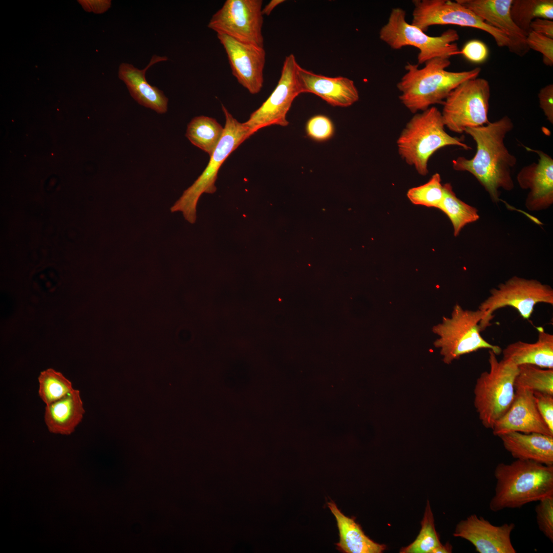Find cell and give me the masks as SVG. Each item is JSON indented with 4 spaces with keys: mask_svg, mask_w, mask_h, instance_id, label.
Wrapping results in <instances>:
<instances>
[{
    "mask_svg": "<svg viewBox=\"0 0 553 553\" xmlns=\"http://www.w3.org/2000/svg\"><path fill=\"white\" fill-rule=\"evenodd\" d=\"M491 430L493 435L498 437L511 432L553 436L538 411L534 392L520 387L516 388L511 407Z\"/></svg>",
    "mask_w": 553,
    "mask_h": 553,
    "instance_id": "2e32d148",
    "label": "cell"
},
{
    "mask_svg": "<svg viewBox=\"0 0 553 553\" xmlns=\"http://www.w3.org/2000/svg\"><path fill=\"white\" fill-rule=\"evenodd\" d=\"M540 107L547 120L553 123V84H548L539 91L538 95Z\"/></svg>",
    "mask_w": 553,
    "mask_h": 553,
    "instance_id": "8d00e7d4",
    "label": "cell"
},
{
    "mask_svg": "<svg viewBox=\"0 0 553 553\" xmlns=\"http://www.w3.org/2000/svg\"><path fill=\"white\" fill-rule=\"evenodd\" d=\"M535 507L537 523L543 535L553 542V495L545 497Z\"/></svg>",
    "mask_w": 553,
    "mask_h": 553,
    "instance_id": "d6a6232c",
    "label": "cell"
},
{
    "mask_svg": "<svg viewBox=\"0 0 553 553\" xmlns=\"http://www.w3.org/2000/svg\"><path fill=\"white\" fill-rule=\"evenodd\" d=\"M452 552V546L449 543L444 545L441 544L435 548L432 553H450Z\"/></svg>",
    "mask_w": 553,
    "mask_h": 553,
    "instance_id": "60d3db41",
    "label": "cell"
},
{
    "mask_svg": "<svg viewBox=\"0 0 553 553\" xmlns=\"http://www.w3.org/2000/svg\"><path fill=\"white\" fill-rule=\"evenodd\" d=\"M525 147L539 158L537 162L522 167L517 176L520 187L529 191L525 205L530 211L546 209L553 203V159L542 151Z\"/></svg>",
    "mask_w": 553,
    "mask_h": 553,
    "instance_id": "e0dca14e",
    "label": "cell"
},
{
    "mask_svg": "<svg viewBox=\"0 0 553 553\" xmlns=\"http://www.w3.org/2000/svg\"><path fill=\"white\" fill-rule=\"evenodd\" d=\"M552 12L548 0H513L511 15L515 24L527 35L531 31L530 25L536 18L547 19Z\"/></svg>",
    "mask_w": 553,
    "mask_h": 553,
    "instance_id": "4316f807",
    "label": "cell"
},
{
    "mask_svg": "<svg viewBox=\"0 0 553 553\" xmlns=\"http://www.w3.org/2000/svg\"><path fill=\"white\" fill-rule=\"evenodd\" d=\"M411 24L423 32L433 25H454L471 27L487 32L499 47H507L509 39L500 30L486 23L473 12L456 1L413 0Z\"/></svg>",
    "mask_w": 553,
    "mask_h": 553,
    "instance_id": "8fae6325",
    "label": "cell"
},
{
    "mask_svg": "<svg viewBox=\"0 0 553 553\" xmlns=\"http://www.w3.org/2000/svg\"><path fill=\"white\" fill-rule=\"evenodd\" d=\"M489 371L482 372L474 389V405L484 428L492 429L511 407L515 396L518 366L508 359L498 360L488 350Z\"/></svg>",
    "mask_w": 553,
    "mask_h": 553,
    "instance_id": "8992f818",
    "label": "cell"
},
{
    "mask_svg": "<svg viewBox=\"0 0 553 553\" xmlns=\"http://www.w3.org/2000/svg\"><path fill=\"white\" fill-rule=\"evenodd\" d=\"M494 474L495 494L489 503L494 512L520 508L553 495V465L516 459L498 464Z\"/></svg>",
    "mask_w": 553,
    "mask_h": 553,
    "instance_id": "3957f363",
    "label": "cell"
},
{
    "mask_svg": "<svg viewBox=\"0 0 553 553\" xmlns=\"http://www.w3.org/2000/svg\"><path fill=\"white\" fill-rule=\"evenodd\" d=\"M422 68L418 64L407 62L406 73L397 83L400 92L399 99L413 114L422 112L437 103L442 104L449 94L462 82L477 78L481 69L469 71L446 70L451 65L449 58L437 57L425 63Z\"/></svg>",
    "mask_w": 553,
    "mask_h": 553,
    "instance_id": "7a4b0ae2",
    "label": "cell"
},
{
    "mask_svg": "<svg viewBox=\"0 0 553 553\" xmlns=\"http://www.w3.org/2000/svg\"><path fill=\"white\" fill-rule=\"evenodd\" d=\"M499 437L514 458L553 465V436L511 432Z\"/></svg>",
    "mask_w": 553,
    "mask_h": 553,
    "instance_id": "44dd1931",
    "label": "cell"
},
{
    "mask_svg": "<svg viewBox=\"0 0 553 553\" xmlns=\"http://www.w3.org/2000/svg\"><path fill=\"white\" fill-rule=\"evenodd\" d=\"M307 135L312 139L323 142L330 139L334 133V126L331 120L323 115L311 117L306 125Z\"/></svg>",
    "mask_w": 553,
    "mask_h": 553,
    "instance_id": "1f68e13d",
    "label": "cell"
},
{
    "mask_svg": "<svg viewBox=\"0 0 553 553\" xmlns=\"http://www.w3.org/2000/svg\"><path fill=\"white\" fill-rule=\"evenodd\" d=\"M486 23L504 33L509 39V52L523 56L529 51L527 34L514 22L511 15L513 0H456Z\"/></svg>",
    "mask_w": 553,
    "mask_h": 553,
    "instance_id": "ac0fdd59",
    "label": "cell"
},
{
    "mask_svg": "<svg viewBox=\"0 0 553 553\" xmlns=\"http://www.w3.org/2000/svg\"><path fill=\"white\" fill-rule=\"evenodd\" d=\"M262 0H226L207 27L217 34L264 48Z\"/></svg>",
    "mask_w": 553,
    "mask_h": 553,
    "instance_id": "7c38bea8",
    "label": "cell"
},
{
    "mask_svg": "<svg viewBox=\"0 0 553 553\" xmlns=\"http://www.w3.org/2000/svg\"><path fill=\"white\" fill-rule=\"evenodd\" d=\"M297 75L302 93L313 94L333 107H349L359 99V93L354 81L347 77L317 74L300 65Z\"/></svg>",
    "mask_w": 553,
    "mask_h": 553,
    "instance_id": "d6986e66",
    "label": "cell"
},
{
    "mask_svg": "<svg viewBox=\"0 0 553 553\" xmlns=\"http://www.w3.org/2000/svg\"><path fill=\"white\" fill-rule=\"evenodd\" d=\"M458 54H462L469 61L482 63L487 59L489 50L486 45L479 39H471L463 46Z\"/></svg>",
    "mask_w": 553,
    "mask_h": 553,
    "instance_id": "e575fe53",
    "label": "cell"
},
{
    "mask_svg": "<svg viewBox=\"0 0 553 553\" xmlns=\"http://www.w3.org/2000/svg\"><path fill=\"white\" fill-rule=\"evenodd\" d=\"M222 109L225 117L223 134L207 165L171 208L172 212H182L185 220L192 224L196 222L197 205L201 195L216 191L215 183L221 165L232 152L251 136L244 122L235 118L224 105Z\"/></svg>",
    "mask_w": 553,
    "mask_h": 553,
    "instance_id": "52a82bcc",
    "label": "cell"
},
{
    "mask_svg": "<svg viewBox=\"0 0 553 553\" xmlns=\"http://www.w3.org/2000/svg\"><path fill=\"white\" fill-rule=\"evenodd\" d=\"M327 504L338 529L337 550L344 553H380L386 549L385 545L375 542L367 536L355 518L345 516L333 501Z\"/></svg>",
    "mask_w": 553,
    "mask_h": 553,
    "instance_id": "cb8c5ba5",
    "label": "cell"
},
{
    "mask_svg": "<svg viewBox=\"0 0 553 553\" xmlns=\"http://www.w3.org/2000/svg\"><path fill=\"white\" fill-rule=\"evenodd\" d=\"M513 127L511 118L504 116L486 125L466 129L464 132L476 143L475 155L469 159L459 157L452 162L455 170L472 174L496 203L500 201L501 188L511 191L514 188L512 171L517 159L504 142Z\"/></svg>",
    "mask_w": 553,
    "mask_h": 553,
    "instance_id": "6da1fadb",
    "label": "cell"
},
{
    "mask_svg": "<svg viewBox=\"0 0 553 553\" xmlns=\"http://www.w3.org/2000/svg\"><path fill=\"white\" fill-rule=\"evenodd\" d=\"M38 380V395L46 405L59 400L74 389L70 380L52 368L41 371Z\"/></svg>",
    "mask_w": 553,
    "mask_h": 553,
    "instance_id": "f1b7e54d",
    "label": "cell"
},
{
    "mask_svg": "<svg viewBox=\"0 0 553 553\" xmlns=\"http://www.w3.org/2000/svg\"><path fill=\"white\" fill-rule=\"evenodd\" d=\"M515 527L513 523L494 525L472 514L457 524L453 536L470 542L479 553H516L511 538Z\"/></svg>",
    "mask_w": 553,
    "mask_h": 553,
    "instance_id": "9a60e30c",
    "label": "cell"
},
{
    "mask_svg": "<svg viewBox=\"0 0 553 553\" xmlns=\"http://www.w3.org/2000/svg\"><path fill=\"white\" fill-rule=\"evenodd\" d=\"M421 524L420 531L415 541L409 545L402 547L400 552L432 553L435 548L441 544L435 529L434 517L429 501Z\"/></svg>",
    "mask_w": 553,
    "mask_h": 553,
    "instance_id": "f546056e",
    "label": "cell"
},
{
    "mask_svg": "<svg viewBox=\"0 0 553 553\" xmlns=\"http://www.w3.org/2000/svg\"><path fill=\"white\" fill-rule=\"evenodd\" d=\"M443 193L440 175L435 173L425 184L410 188L407 196L415 205L438 208Z\"/></svg>",
    "mask_w": 553,
    "mask_h": 553,
    "instance_id": "4dcf8cb0",
    "label": "cell"
},
{
    "mask_svg": "<svg viewBox=\"0 0 553 553\" xmlns=\"http://www.w3.org/2000/svg\"><path fill=\"white\" fill-rule=\"evenodd\" d=\"M538 411L548 428L553 433V395L534 392Z\"/></svg>",
    "mask_w": 553,
    "mask_h": 553,
    "instance_id": "d590c367",
    "label": "cell"
},
{
    "mask_svg": "<svg viewBox=\"0 0 553 553\" xmlns=\"http://www.w3.org/2000/svg\"><path fill=\"white\" fill-rule=\"evenodd\" d=\"M224 132V127L215 119L205 116L193 118L187 125L185 136L195 146L210 156Z\"/></svg>",
    "mask_w": 553,
    "mask_h": 553,
    "instance_id": "d4e9b609",
    "label": "cell"
},
{
    "mask_svg": "<svg viewBox=\"0 0 553 553\" xmlns=\"http://www.w3.org/2000/svg\"><path fill=\"white\" fill-rule=\"evenodd\" d=\"M444 126L441 113L435 107H431L415 114L397 140L400 157L421 176L428 174L429 160L438 150L451 145L471 149L461 139L448 134Z\"/></svg>",
    "mask_w": 553,
    "mask_h": 553,
    "instance_id": "277c9868",
    "label": "cell"
},
{
    "mask_svg": "<svg viewBox=\"0 0 553 553\" xmlns=\"http://www.w3.org/2000/svg\"><path fill=\"white\" fill-rule=\"evenodd\" d=\"M167 60L166 56L154 55L143 70L138 69L127 63H122L119 68V78L125 83L133 99L139 104L158 114H164L167 112L168 100L162 91L147 82L145 73L153 65Z\"/></svg>",
    "mask_w": 553,
    "mask_h": 553,
    "instance_id": "ffe728a7",
    "label": "cell"
},
{
    "mask_svg": "<svg viewBox=\"0 0 553 553\" xmlns=\"http://www.w3.org/2000/svg\"><path fill=\"white\" fill-rule=\"evenodd\" d=\"M284 0H271L262 10L263 15H269L272 10L280 4L283 3Z\"/></svg>",
    "mask_w": 553,
    "mask_h": 553,
    "instance_id": "ab89813d",
    "label": "cell"
},
{
    "mask_svg": "<svg viewBox=\"0 0 553 553\" xmlns=\"http://www.w3.org/2000/svg\"><path fill=\"white\" fill-rule=\"evenodd\" d=\"M526 41L530 50L539 52L542 55L543 62L545 65L552 66V38L531 31L527 35Z\"/></svg>",
    "mask_w": 553,
    "mask_h": 553,
    "instance_id": "836d02e7",
    "label": "cell"
},
{
    "mask_svg": "<svg viewBox=\"0 0 553 553\" xmlns=\"http://www.w3.org/2000/svg\"><path fill=\"white\" fill-rule=\"evenodd\" d=\"M217 37L226 51L232 75L250 93H258L264 82V48L239 41L224 34H217Z\"/></svg>",
    "mask_w": 553,
    "mask_h": 553,
    "instance_id": "5bb4252c",
    "label": "cell"
},
{
    "mask_svg": "<svg viewBox=\"0 0 553 553\" xmlns=\"http://www.w3.org/2000/svg\"><path fill=\"white\" fill-rule=\"evenodd\" d=\"M537 341L528 343L519 341L502 350L503 359L516 366L531 365L541 368L553 369V335L542 327H537Z\"/></svg>",
    "mask_w": 553,
    "mask_h": 553,
    "instance_id": "7402d4cb",
    "label": "cell"
},
{
    "mask_svg": "<svg viewBox=\"0 0 553 553\" xmlns=\"http://www.w3.org/2000/svg\"><path fill=\"white\" fill-rule=\"evenodd\" d=\"M487 327L483 311L479 309H464L456 304L451 317L443 316L442 322L433 327V332L439 336L434 345L440 349L443 361L448 365L462 355L482 349L491 350L499 355L501 348L488 343L481 335Z\"/></svg>",
    "mask_w": 553,
    "mask_h": 553,
    "instance_id": "5b68a950",
    "label": "cell"
},
{
    "mask_svg": "<svg viewBox=\"0 0 553 553\" xmlns=\"http://www.w3.org/2000/svg\"><path fill=\"white\" fill-rule=\"evenodd\" d=\"M530 30L553 39V21L537 18L530 25Z\"/></svg>",
    "mask_w": 553,
    "mask_h": 553,
    "instance_id": "74e56055",
    "label": "cell"
},
{
    "mask_svg": "<svg viewBox=\"0 0 553 553\" xmlns=\"http://www.w3.org/2000/svg\"><path fill=\"white\" fill-rule=\"evenodd\" d=\"M89 4V10H91L95 13H102L106 11L110 6V1H88Z\"/></svg>",
    "mask_w": 553,
    "mask_h": 553,
    "instance_id": "f35d334b",
    "label": "cell"
},
{
    "mask_svg": "<svg viewBox=\"0 0 553 553\" xmlns=\"http://www.w3.org/2000/svg\"><path fill=\"white\" fill-rule=\"evenodd\" d=\"M490 96V86L485 79L477 77L461 83L442 103L441 113L445 126L462 133L466 129L487 124Z\"/></svg>",
    "mask_w": 553,
    "mask_h": 553,
    "instance_id": "9c48e42d",
    "label": "cell"
},
{
    "mask_svg": "<svg viewBox=\"0 0 553 553\" xmlns=\"http://www.w3.org/2000/svg\"><path fill=\"white\" fill-rule=\"evenodd\" d=\"M84 413L80 391L74 389L59 400L46 405L44 420L50 432L68 435L81 422Z\"/></svg>",
    "mask_w": 553,
    "mask_h": 553,
    "instance_id": "603a6c76",
    "label": "cell"
},
{
    "mask_svg": "<svg viewBox=\"0 0 553 553\" xmlns=\"http://www.w3.org/2000/svg\"><path fill=\"white\" fill-rule=\"evenodd\" d=\"M515 389L524 388L533 392L553 395V369L541 368L525 364L518 366Z\"/></svg>",
    "mask_w": 553,
    "mask_h": 553,
    "instance_id": "83f0119b",
    "label": "cell"
},
{
    "mask_svg": "<svg viewBox=\"0 0 553 553\" xmlns=\"http://www.w3.org/2000/svg\"><path fill=\"white\" fill-rule=\"evenodd\" d=\"M299 66L293 54L286 57L276 87L262 105L251 114L248 120L244 122L251 136L265 127L288 125L287 114L295 98L302 93L298 79Z\"/></svg>",
    "mask_w": 553,
    "mask_h": 553,
    "instance_id": "4fadbf2b",
    "label": "cell"
},
{
    "mask_svg": "<svg viewBox=\"0 0 553 553\" xmlns=\"http://www.w3.org/2000/svg\"><path fill=\"white\" fill-rule=\"evenodd\" d=\"M406 11L400 8L392 9L388 22L379 33L380 40L394 50L410 46L419 50L418 65L434 58H449L458 55L456 42L459 38L457 31L449 29L440 35L431 36L406 20Z\"/></svg>",
    "mask_w": 553,
    "mask_h": 553,
    "instance_id": "ba28073f",
    "label": "cell"
},
{
    "mask_svg": "<svg viewBox=\"0 0 553 553\" xmlns=\"http://www.w3.org/2000/svg\"><path fill=\"white\" fill-rule=\"evenodd\" d=\"M443 186V197L438 209L449 217L453 226L454 235L457 237L466 225L479 219L478 211L457 198L450 183Z\"/></svg>",
    "mask_w": 553,
    "mask_h": 553,
    "instance_id": "484cf974",
    "label": "cell"
},
{
    "mask_svg": "<svg viewBox=\"0 0 553 553\" xmlns=\"http://www.w3.org/2000/svg\"><path fill=\"white\" fill-rule=\"evenodd\" d=\"M490 295L481 302L478 309L485 314L488 327L494 318L493 313L501 308H515L521 317L529 320L536 304L553 305V289L535 279L514 276L497 288L490 290Z\"/></svg>",
    "mask_w": 553,
    "mask_h": 553,
    "instance_id": "30bf717a",
    "label": "cell"
}]
</instances>
